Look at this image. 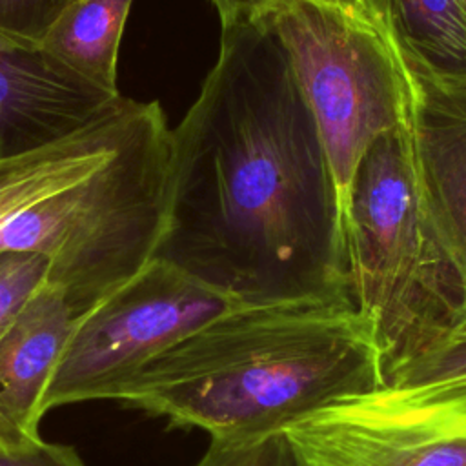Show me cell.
Wrapping results in <instances>:
<instances>
[{"instance_id":"obj_1","label":"cell","mask_w":466,"mask_h":466,"mask_svg":"<svg viewBox=\"0 0 466 466\" xmlns=\"http://www.w3.org/2000/svg\"><path fill=\"white\" fill-rule=\"evenodd\" d=\"M242 306L350 299L342 202L289 60L262 18L222 27L171 129L155 257Z\"/></svg>"},{"instance_id":"obj_2","label":"cell","mask_w":466,"mask_h":466,"mask_svg":"<svg viewBox=\"0 0 466 466\" xmlns=\"http://www.w3.org/2000/svg\"><path fill=\"white\" fill-rule=\"evenodd\" d=\"M382 386L353 304L311 300L228 311L149 360L115 399L211 439L248 441Z\"/></svg>"},{"instance_id":"obj_3","label":"cell","mask_w":466,"mask_h":466,"mask_svg":"<svg viewBox=\"0 0 466 466\" xmlns=\"http://www.w3.org/2000/svg\"><path fill=\"white\" fill-rule=\"evenodd\" d=\"M344 231L350 299L386 382L466 324V280L424 206L408 126L366 147L344 200Z\"/></svg>"},{"instance_id":"obj_4","label":"cell","mask_w":466,"mask_h":466,"mask_svg":"<svg viewBox=\"0 0 466 466\" xmlns=\"http://www.w3.org/2000/svg\"><path fill=\"white\" fill-rule=\"evenodd\" d=\"M171 129L158 102H142L131 133L80 182L22 208L0 226V249L49 260L46 284L75 319L142 271L162 238Z\"/></svg>"},{"instance_id":"obj_5","label":"cell","mask_w":466,"mask_h":466,"mask_svg":"<svg viewBox=\"0 0 466 466\" xmlns=\"http://www.w3.org/2000/svg\"><path fill=\"white\" fill-rule=\"evenodd\" d=\"M260 18L280 42L317 122L344 213L366 147L408 126L410 73L362 0H273Z\"/></svg>"},{"instance_id":"obj_6","label":"cell","mask_w":466,"mask_h":466,"mask_svg":"<svg viewBox=\"0 0 466 466\" xmlns=\"http://www.w3.org/2000/svg\"><path fill=\"white\" fill-rule=\"evenodd\" d=\"M237 308L244 306L153 258L75 320L46 391L44 410L115 399L157 355Z\"/></svg>"},{"instance_id":"obj_7","label":"cell","mask_w":466,"mask_h":466,"mask_svg":"<svg viewBox=\"0 0 466 466\" xmlns=\"http://www.w3.org/2000/svg\"><path fill=\"white\" fill-rule=\"evenodd\" d=\"M284 437L295 466H466V382L384 384Z\"/></svg>"},{"instance_id":"obj_8","label":"cell","mask_w":466,"mask_h":466,"mask_svg":"<svg viewBox=\"0 0 466 466\" xmlns=\"http://www.w3.org/2000/svg\"><path fill=\"white\" fill-rule=\"evenodd\" d=\"M127 102L78 76L40 42L0 31V162L111 120Z\"/></svg>"},{"instance_id":"obj_9","label":"cell","mask_w":466,"mask_h":466,"mask_svg":"<svg viewBox=\"0 0 466 466\" xmlns=\"http://www.w3.org/2000/svg\"><path fill=\"white\" fill-rule=\"evenodd\" d=\"M62 291L44 284L0 337V448L40 444L44 397L75 326Z\"/></svg>"},{"instance_id":"obj_10","label":"cell","mask_w":466,"mask_h":466,"mask_svg":"<svg viewBox=\"0 0 466 466\" xmlns=\"http://www.w3.org/2000/svg\"><path fill=\"white\" fill-rule=\"evenodd\" d=\"M410 87L408 133L419 189L466 280V91L433 86L413 73Z\"/></svg>"},{"instance_id":"obj_11","label":"cell","mask_w":466,"mask_h":466,"mask_svg":"<svg viewBox=\"0 0 466 466\" xmlns=\"http://www.w3.org/2000/svg\"><path fill=\"white\" fill-rule=\"evenodd\" d=\"M142 102L46 149L0 162V226L22 208L62 191L100 167L131 133Z\"/></svg>"},{"instance_id":"obj_12","label":"cell","mask_w":466,"mask_h":466,"mask_svg":"<svg viewBox=\"0 0 466 466\" xmlns=\"http://www.w3.org/2000/svg\"><path fill=\"white\" fill-rule=\"evenodd\" d=\"M406 69L466 91V0H370Z\"/></svg>"},{"instance_id":"obj_13","label":"cell","mask_w":466,"mask_h":466,"mask_svg":"<svg viewBox=\"0 0 466 466\" xmlns=\"http://www.w3.org/2000/svg\"><path fill=\"white\" fill-rule=\"evenodd\" d=\"M133 0H76L47 29L40 44L87 82L116 87V60Z\"/></svg>"},{"instance_id":"obj_14","label":"cell","mask_w":466,"mask_h":466,"mask_svg":"<svg viewBox=\"0 0 466 466\" xmlns=\"http://www.w3.org/2000/svg\"><path fill=\"white\" fill-rule=\"evenodd\" d=\"M49 260L29 251L0 249V337L46 284Z\"/></svg>"},{"instance_id":"obj_15","label":"cell","mask_w":466,"mask_h":466,"mask_svg":"<svg viewBox=\"0 0 466 466\" xmlns=\"http://www.w3.org/2000/svg\"><path fill=\"white\" fill-rule=\"evenodd\" d=\"M193 466H295L284 433L262 439H211Z\"/></svg>"},{"instance_id":"obj_16","label":"cell","mask_w":466,"mask_h":466,"mask_svg":"<svg viewBox=\"0 0 466 466\" xmlns=\"http://www.w3.org/2000/svg\"><path fill=\"white\" fill-rule=\"evenodd\" d=\"M433 380L466 382V326H462L446 344L424 355L395 373L384 384H413Z\"/></svg>"},{"instance_id":"obj_17","label":"cell","mask_w":466,"mask_h":466,"mask_svg":"<svg viewBox=\"0 0 466 466\" xmlns=\"http://www.w3.org/2000/svg\"><path fill=\"white\" fill-rule=\"evenodd\" d=\"M73 2L76 0H0V31L40 42Z\"/></svg>"},{"instance_id":"obj_18","label":"cell","mask_w":466,"mask_h":466,"mask_svg":"<svg viewBox=\"0 0 466 466\" xmlns=\"http://www.w3.org/2000/svg\"><path fill=\"white\" fill-rule=\"evenodd\" d=\"M0 466H86L73 446L46 442L20 451L0 448Z\"/></svg>"},{"instance_id":"obj_19","label":"cell","mask_w":466,"mask_h":466,"mask_svg":"<svg viewBox=\"0 0 466 466\" xmlns=\"http://www.w3.org/2000/svg\"><path fill=\"white\" fill-rule=\"evenodd\" d=\"M218 11L222 27L260 18L273 0H211Z\"/></svg>"},{"instance_id":"obj_20","label":"cell","mask_w":466,"mask_h":466,"mask_svg":"<svg viewBox=\"0 0 466 466\" xmlns=\"http://www.w3.org/2000/svg\"><path fill=\"white\" fill-rule=\"evenodd\" d=\"M362 2H366V4H370V0H362Z\"/></svg>"}]
</instances>
